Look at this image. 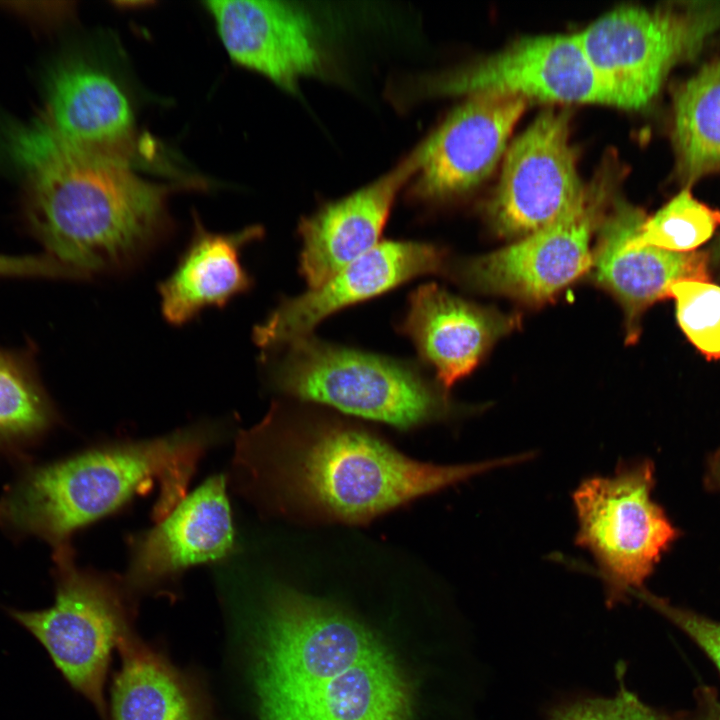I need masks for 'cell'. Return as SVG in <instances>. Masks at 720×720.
I'll return each mask as SVG.
<instances>
[{"mask_svg":"<svg viewBox=\"0 0 720 720\" xmlns=\"http://www.w3.org/2000/svg\"><path fill=\"white\" fill-rule=\"evenodd\" d=\"M516 463L514 455L420 462L358 425L312 413L288 417L280 407L239 435L234 459L241 489L271 513L348 524Z\"/></svg>","mask_w":720,"mask_h":720,"instance_id":"cell-1","label":"cell"},{"mask_svg":"<svg viewBox=\"0 0 720 720\" xmlns=\"http://www.w3.org/2000/svg\"><path fill=\"white\" fill-rule=\"evenodd\" d=\"M12 149L27 180L28 231L68 280L125 272L168 236L175 185L73 144L42 117L16 130Z\"/></svg>","mask_w":720,"mask_h":720,"instance_id":"cell-2","label":"cell"},{"mask_svg":"<svg viewBox=\"0 0 720 720\" xmlns=\"http://www.w3.org/2000/svg\"><path fill=\"white\" fill-rule=\"evenodd\" d=\"M214 431L190 427L166 436L84 450L23 467L0 496V528L14 540L39 538L53 550L75 532L154 487L155 521L185 497Z\"/></svg>","mask_w":720,"mask_h":720,"instance_id":"cell-3","label":"cell"},{"mask_svg":"<svg viewBox=\"0 0 720 720\" xmlns=\"http://www.w3.org/2000/svg\"><path fill=\"white\" fill-rule=\"evenodd\" d=\"M263 352L278 391L400 430L455 412L447 394L414 364L325 342L309 335Z\"/></svg>","mask_w":720,"mask_h":720,"instance_id":"cell-4","label":"cell"},{"mask_svg":"<svg viewBox=\"0 0 720 720\" xmlns=\"http://www.w3.org/2000/svg\"><path fill=\"white\" fill-rule=\"evenodd\" d=\"M649 460L618 465L612 476L585 479L573 494L577 545L599 570L609 606L642 589L664 552L678 538L663 509L652 500Z\"/></svg>","mask_w":720,"mask_h":720,"instance_id":"cell-5","label":"cell"},{"mask_svg":"<svg viewBox=\"0 0 720 720\" xmlns=\"http://www.w3.org/2000/svg\"><path fill=\"white\" fill-rule=\"evenodd\" d=\"M55 601L41 610L7 613L46 649L76 691L106 717L103 687L112 648L129 629L122 585L110 576L79 568L72 546L53 550Z\"/></svg>","mask_w":720,"mask_h":720,"instance_id":"cell-6","label":"cell"},{"mask_svg":"<svg viewBox=\"0 0 720 720\" xmlns=\"http://www.w3.org/2000/svg\"><path fill=\"white\" fill-rule=\"evenodd\" d=\"M380 648L364 626L341 612L280 591L259 644L255 682L261 712L305 698Z\"/></svg>","mask_w":720,"mask_h":720,"instance_id":"cell-7","label":"cell"},{"mask_svg":"<svg viewBox=\"0 0 720 720\" xmlns=\"http://www.w3.org/2000/svg\"><path fill=\"white\" fill-rule=\"evenodd\" d=\"M720 30V3L680 7H620L576 33L597 74L620 96L624 108L646 106L670 69L694 56Z\"/></svg>","mask_w":720,"mask_h":720,"instance_id":"cell-8","label":"cell"},{"mask_svg":"<svg viewBox=\"0 0 720 720\" xmlns=\"http://www.w3.org/2000/svg\"><path fill=\"white\" fill-rule=\"evenodd\" d=\"M430 95L499 92L564 103L624 108L618 93L594 70L574 34L526 37L457 70L422 80Z\"/></svg>","mask_w":720,"mask_h":720,"instance_id":"cell-9","label":"cell"},{"mask_svg":"<svg viewBox=\"0 0 720 720\" xmlns=\"http://www.w3.org/2000/svg\"><path fill=\"white\" fill-rule=\"evenodd\" d=\"M584 195L569 143L568 114L547 109L507 148L489 215L498 234L525 237Z\"/></svg>","mask_w":720,"mask_h":720,"instance_id":"cell-10","label":"cell"},{"mask_svg":"<svg viewBox=\"0 0 720 720\" xmlns=\"http://www.w3.org/2000/svg\"><path fill=\"white\" fill-rule=\"evenodd\" d=\"M467 96L417 146L419 162L411 178L414 198L440 201L482 182L506 152L527 104L525 98L499 92Z\"/></svg>","mask_w":720,"mask_h":720,"instance_id":"cell-11","label":"cell"},{"mask_svg":"<svg viewBox=\"0 0 720 720\" xmlns=\"http://www.w3.org/2000/svg\"><path fill=\"white\" fill-rule=\"evenodd\" d=\"M601 202L585 193L547 226L510 246L460 264V279L485 292L545 300L592 265L590 240Z\"/></svg>","mask_w":720,"mask_h":720,"instance_id":"cell-12","label":"cell"},{"mask_svg":"<svg viewBox=\"0 0 720 720\" xmlns=\"http://www.w3.org/2000/svg\"><path fill=\"white\" fill-rule=\"evenodd\" d=\"M444 253L433 244L384 241L329 280L302 295L285 298L254 328L262 351L282 346L311 330L331 314L386 293L413 278L443 269Z\"/></svg>","mask_w":720,"mask_h":720,"instance_id":"cell-13","label":"cell"},{"mask_svg":"<svg viewBox=\"0 0 720 720\" xmlns=\"http://www.w3.org/2000/svg\"><path fill=\"white\" fill-rule=\"evenodd\" d=\"M206 10L233 62L293 92L321 73L325 55L309 13L283 1H207Z\"/></svg>","mask_w":720,"mask_h":720,"instance_id":"cell-14","label":"cell"},{"mask_svg":"<svg viewBox=\"0 0 720 720\" xmlns=\"http://www.w3.org/2000/svg\"><path fill=\"white\" fill-rule=\"evenodd\" d=\"M126 585L151 587L190 566L216 562L234 550L225 476L207 479L152 529L128 539Z\"/></svg>","mask_w":720,"mask_h":720,"instance_id":"cell-15","label":"cell"},{"mask_svg":"<svg viewBox=\"0 0 720 720\" xmlns=\"http://www.w3.org/2000/svg\"><path fill=\"white\" fill-rule=\"evenodd\" d=\"M646 217L620 201L602 223L593 256L595 278L621 303L627 339L635 341L640 319L654 302L670 297L671 287L684 280H709L708 256L703 252H672L639 245L634 237Z\"/></svg>","mask_w":720,"mask_h":720,"instance_id":"cell-16","label":"cell"},{"mask_svg":"<svg viewBox=\"0 0 720 720\" xmlns=\"http://www.w3.org/2000/svg\"><path fill=\"white\" fill-rule=\"evenodd\" d=\"M418 150L351 194L329 202L299 224L300 272L310 289L329 280L380 242L400 189L411 180Z\"/></svg>","mask_w":720,"mask_h":720,"instance_id":"cell-17","label":"cell"},{"mask_svg":"<svg viewBox=\"0 0 720 720\" xmlns=\"http://www.w3.org/2000/svg\"><path fill=\"white\" fill-rule=\"evenodd\" d=\"M42 118L75 145L135 165L133 110L121 86L103 69L80 61L57 70Z\"/></svg>","mask_w":720,"mask_h":720,"instance_id":"cell-18","label":"cell"},{"mask_svg":"<svg viewBox=\"0 0 720 720\" xmlns=\"http://www.w3.org/2000/svg\"><path fill=\"white\" fill-rule=\"evenodd\" d=\"M516 319L450 294L434 283L419 286L409 297L400 332L432 366L444 389L469 374Z\"/></svg>","mask_w":720,"mask_h":720,"instance_id":"cell-19","label":"cell"},{"mask_svg":"<svg viewBox=\"0 0 720 720\" xmlns=\"http://www.w3.org/2000/svg\"><path fill=\"white\" fill-rule=\"evenodd\" d=\"M262 235L260 226L232 233L211 232L195 215L189 244L159 285L165 319L183 325L205 308L223 307L247 292L253 280L241 262V252Z\"/></svg>","mask_w":720,"mask_h":720,"instance_id":"cell-20","label":"cell"},{"mask_svg":"<svg viewBox=\"0 0 720 720\" xmlns=\"http://www.w3.org/2000/svg\"><path fill=\"white\" fill-rule=\"evenodd\" d=\"M264 720H411L408 685L383 649L305 698L262 712Z\"/></svg>","mask_w":720,"mask_h":720,"instance_id":"cell-21","label":"cell"},{"mask_svg":"<svg viewBox=\"0 0 720 720\" xmlns=\"http://www.w3.org/2000/svg\"><path fill=\"white\" fill-rule=\"evenodd\" d=\"M116 647L121 668L112 687V720H203L190 683L130 629Z\"/></svg>","mask_w":720,"mask_h":720,"instance_id":"cell-22","label":"cell"},{"mask_svg":"<svg viewBox=\"0 0 720 720\" xmlns=\"http://www.w3.org/2000/svg\"><path fill=\"white\" fill-rule=\"evenodd\" d=\"M59 420L32 348L0 349V457L23 459Z\"/></svg>","mask_w":720,"mask_h":720,"instance_id":"cell-23","label":"cell"},{"mask_svg":"<svg viewBox=\"0 0 720 720\" xmlns=\"http://www.w3.org/2000/svg\"><path fill=\"white\" fill-rule=\"evenodd\" d=\"M673 140L684 181L720 170V60L703 66L677 90Z\"/></svg>","mask_w":720,"mask_h":720,"instance_id":"cell-24","label":"cell"},{"mask_svg":"<svg viewBox=\"0 0 720 720\" xmlns=\"http://www.w3.org/2000/svg\"><path fill=\"white\" fill-rule=\"evenodd\" d=\"M720 224V213L683 190L655 215L646 218L634 242L672 252H692L706 242Z\"/></svg>","mask_w":720,"mask_h":720,"instance_id":"cell-25","label":"cell"},{"mask_svg":"<svg viewBox=\"0 0 720 720\" xmlns=\"http://www.w3.org/2000/svg\"><path fill=\"white\" fill-rule=\"evenodd\" d=\"M678 324L689 341L708 360H720V286L684 280L670 289Z\"/></svg>","mask_w":720,"mask_h":720,"instance_id":"cell-26","label":"cell"},{"mask_svg":"<svg viewBox=\"0 0 720 720\" xmlns=\"http://www.w3.org/2000/svg\"><path fill=\"white\" fill-rule=\"evenodd\" d=\"M549 720H671L644 704L623 683L611 698H583L554 708Z\"/></svg>","mask_w":720,"mask_h":720,"instance_id":"cell-27","label":"cell"},{"mask_svg":"<svg viewBox=\"0 0 720 720\" xmlns=\"http://www.w3.org/2000/svg\"><path fill=\"white\" fill-rule=\"evenodd\" d=\"M633 594L685 632L712 660L720 673V622L674 606L643 589Z\"/></svg>","mask_w":720,"mask_h":720,"instance_id":"cell-28","label":"cell"},{"mask_svg":"<svg viewBox=\"0 0 720 720\" xmlns=\"http://www.w3.org/2000/svg\"><path fill=\"white\" fill-rule=\"evenodd\" d=\"M0 278L66 279L63 270L48 256L0 254Z\"/></svg>","mask_w":720,"mask_h":720,"instance_id":"cell-29","label":"cell"},{"mask_svg":"<svg viewBox=\"0 0 720 720\" xmlns=\"http://www.w3.org/2000/svg\"><path fill=\"white\" fill-rule=\"evenodd\" d=\"M713 689L702 688L699 690L698 698L704 704L713 720H720V702Z\"/></svg>","mask_w":720,"mask_h":720,"instance_id":"cell-30","label":"cell"},{"mask_svg":"<svg viewBox=\"0 0 720 720\" xmlns=\"http://www.w3.org/2000/svg\"><path fill=\"white\" fill-rule=\"evenodd\" d=\"M707 481L712 488L720 491V450L715 452L708 461Z\"/></svg>","mask_w":720,"mask_h":720,"instance_id":"cell-31","label":"cell"},{"mask_svg":"<svg viewBox=\"0 0 720 720\" xmlns=\"http://www.w3.org/2000/svg\"><path fill=\"white\" fill-rule=\"evenodd\" d=\"M700 701V700H699ZM702 712L697 714H679L671 720H713L704 704L700 701Z\"/></svg>","mask_w":720,"mask_h":720,"instance_id":"cell-32","label":"cell"}]
</instances>
